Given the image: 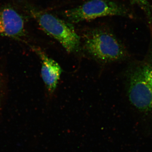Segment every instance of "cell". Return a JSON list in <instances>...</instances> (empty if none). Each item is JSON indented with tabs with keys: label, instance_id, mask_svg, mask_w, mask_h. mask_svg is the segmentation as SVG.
<instances>
[{
	"label": "cell",
	"instance_id": "5",
	"mask_svg": "<svg viewBox=\"0 0 152 152\" xmlns=\"http://www.w3.org/2000/svg\"><path fill=\"white\" fill-rule=\"evenodd\" d=\"M26 35L23 17L12 9L0 10V37L23 41Z\"/></svg>",
	"mask_w": 152,
	"mask_h": 152
},
{
	"label": "cell",
	"instance_id": "7",
	"mask_svg": "<svg viewBox=\"0 0 152 152\" xmlns=\"http://www.w3.org/2000/svg\"><path fill=\"white\" fill-rule=\"evenodd\" d=\"M4 63L0 55V109L7 92V75Z\"/></svg>",
	"mask_w": 152,
	"mask_h": 152
},
{
	"label": "cell",
	"instance_id": "6",
	"mask_svg": "<svg viewBox=\"0 0 152 152\" xmlns=\"http://www.w3.org/2000/svg\"><path fill=\"white\" fill-rule=\"evenodd\" d=\"M40 60L41 76L49 94H53L56 88L62 69L56 61L50 58L39 48L30 46Z\"/></svg>",
	"mask_w": 152,
	"mask_h": 152
},
{
	"label": "cell",
	"instance_id": "8",
	"mask_svg": "<svg viewBox=\"0 0 152 152\" xmlns=\"http://www.w3.org/2000/svg\"><path fill=\"white\" fill-rule=\"evenodd\" d=\"M129 1L132 3V4L137 5L139 6V7L143 6L146 2V0H129Z\"/></svg>",
	"mask_w": 152,
	"mask_h": 152
},
{
	"label": "cell",
	"instance_id": "4",
	"mask_svg": "<svg viewBox=\"0 0 152 152\" xmlns=\"http://www.w3.org/2000/svg\"><path fill=\"white\" fill-rule=\"evenodd\" d=\"M63 15L69 23L113 16L132 17L127 8L110 0H89L80 5L65 11Z\"/></svg>",
	"mask_w": 152,
	"mask_h": 152
},
{
	"label": "cell",
	"instance_id": "1",
	"mask_svg": "<svg viewBox=\"0 0 152 152\" xmlns=\"http://www.w3.org/2000/svg\"><path fill=\"white\" fill-rule=\"evenodd\" d=\"M125 75L130 103L141 114L152 117V47L142 60L131 63Z\"/></svg>",
	"mask_w": 152,
	"mask_h": 152
},
{
	"label": "cell",
	"instance_id": "2",
	"mask_svg": "<svg viewBox=\"0 0 152 152\" xmlns=\"http://www.w3.org/2000/svg\"><path fill=\"white\" fill-rule=\"evenodd\" d=\"M84 48L93 58L103 63L125 60L129 54L124 45L112 33L96 29L84 35Z\"/></svg>",
	"mask_w": 152,
	"mask_h": 152
},
{
	"label": "cell",
	"instance_id": "3",
	"mask_svg": "<svg viewBox=\"0 0 152 152\" xmlns=\"http://www.w3.org/2000/svg\"><path fill=\"white\" fill-rule=\"evenodd\" d=\"M31 12L41 28L58 41L68 53L77 50L80 37L70 23L44 11L32 10Z\"/></svg>",
	"mask_w": 152,
	"mask_h": 152
}]
</instances>
